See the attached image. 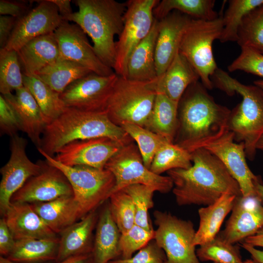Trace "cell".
<instances>
[{"mask_svg": "<svg viewBox=\"0 0 263 263\" xmlns=\"http://www.w3.org/2000/svg\"><path fill=\"white\" fill-rule=\"evenodd\" d=\"M198 81L186 90L178 103V128L173 143L190 153L204 148L228 130L230 113L218 104Z\"/></svg>", "mask_w": 263, "mask_h": 263, "instance_id": "6da1fadb", "label": "cell"}, {"mask_svg": "<svg viewBox=\"0 0 263 263\" xmlns=\"http://www.w3.org/2000/svg\"><path fill=\"white\" fill-rule=\"evenodd\" d=\"M191 153V167L167 171L178 205L207 206L225 194L242 195L239 184L216 156L204 148Z\"/></svg>", "mask_w": 263, "mask_h": 263, "instance_id": "7a4b0ae2", "label": "cell"}, {"mask_svg": "<svg viewBox=\"0 0 263 263\" xmlns=\"http://www.w3.org/2000/svg\"><path fill=\"white\" fill-rule=\"evenodd\" d=\"M104 137L123 144L133 142L121 127L110 120L105 111L88 112L66 107L46 125L37 149L54 157L59 149L72 142Z\"/></svg>", "mask_w": 263, "mask_h": 263, "instance_id": "3957f363", "label": "cell"}, {"mask_svg": "<svg viewBox=\"0 0 263 263\" xmlns=\"http://www.w3.org/2000/svg\"><path fill=\"white\" fill-rule=\"evenodd\" d=\"M75 3L78 10L64 20L77 24L92 39L97 56L113 69L116 57L114 38L119 36L123 30L127 1L76 0Z\"/></svg>", "mask_w": 263, "mask_h": 263, "instance_id": "277c9868", "label": "cell"}, {"mask_svg": "<svg viewBox=\"0 0 263 263\" xmlns=\"http://www.w3.org/2000/svg\"><path fill=\"white\" fill-rule=\"evenodd\" d=\"M213 86L229 96L235 93L242 101L230 111L228 128L235 141L243 143L246 156L252 160L256 145L263 135V92L258 86L245 85L218 68L211 77Z\"/></svg>", "mask_w": 263, "mask_h": 263, "instance_id": "5b68a950", "label": "cell"}, {"mask_svg": "<svg viewBox=\"0 0 263 263\" xmlns=\"http://www.w3.org/2000/svg\"><path fill=\"white\" fill-rule=\"evenodd\" d=\"M156 94L149 82L118 76L105 111L110 120L118 126L131 123L145 128Z\"/></svg>", "mask_w": 263, "mask_h": 263, "instance_id": "8992f818", "label": "cell"}, {"mask_svg": "<svg viewBox=\"0 0 263 263\" xmlns=\"http://www.w3.org/2000/svg\"><path fill=\"white\" fill-rule=\"evenodd\" d=\"M223 29V17L211 20L191 18L183 33L179 52L198 74L202 83L211 90V77L218 69L212 52V44L219 39Z\"/></svg>", "mask_w": 263, "mask_h": 263, "instance_id": "52a82bcc", "label": "cell"}, {"mask_svg": "<svg viewBox=\"0 0 263 263\" xmlns=\"http://www.w3.org/2000/svg\"><path fill=\"white\" fill-rule=\"evenodd\" d=\"M37 149L48 163L66 176L83 217L109 199L115 185L114 177L109 170L86 166H68Z\"/></svg>", "mask_w": 263, "mask_h": 263, "instance_id": "ba28073f", "label": "cell"}, {"mask_svg": "<svg viewBox=\"0 0 263 263\" xmlns=\"http://www.w3.org/2000/svg\"><path fill=\"white\" fill-rule=\"evenodd\" d=\"M154 240L164 251L167 263H201L193 242L196 230L191 221L167 211L153 212Z\"/></svg>", "mask_w": 263, "mask_h": 263, "instance_id": "9c48e42d", "label": "cell"}, {"mask_svg": "<svg viewBox=\"0 0 263 263\" xmlns=\"http://www.w3.org/2000/svg\"><path fill=\"white\" fill-rule=\"evenodd\" d=\"M105 169L115 178L112 194L134 184L150 186L161 193H168L173 188L169 176L155 174L146 167L137 146L133 142L122 146L108 161Z\"/></svg>", "mask_w": 263, "mask_h": 263, "instance_id": "30bf717a", "label": "cell"}, {"mask_svg": "<svg viewBox=\"0 0 263 263\" xmlns=\"http://www.w3.org/2000/svg\"><path fill=\"white\" fill-rule=\"evenodd\" d=\"M159 0H129L124 24L118 40L115 41L116 57L114 72L126 78L129 58L135 48L149 34L155 19L153 10Z\"/></svg>", "mask_w": 263, "mask_h": 263, "instance_id": "8fae6325", "label": "cell"}, {"mask_svg": "<svg viewBox=\"0 0 263 263\" xmlns=\"http://www.w3.org/2000/svg\"><path fill=\"white\" fill-rule=\"evenodd\" d=\"M27 140L18 134L11 137V155L0 169V212L3 216L11 204L13 195L32 177L43 169V161L34 163L26 154Z\"/></svg>", "mask_w": 263, "mask_h": 263, "instance_id": "7c38bea8", "label": "cell"}, {"mask_svg": "<svg viewBox=\"0 0 263 263\" xmlns=\"http://www.w3.org/2000/svg\"><path fill=\"white\" fill-rule=\"evenodd\" d=\"M118 77L115 73L107 76L92 73L71 83L60 94V97L66 107L88 112L105 111Z\"/></svg>", "mask_w": 263, "mask_h": 263, "instance_id": "4fadbf2b", "label": "cell"}, {"mask_svg": "<svg viewBox=\"0 0 263 263\" xmlns=\"http://www.w3.org/2000/svg\"><path fill=\"white\" fill-rule=\"evenodd\" d=\"M54 33L60 57L80 64L100 75L107 76L114 73L97 56L86 34L77 24L63 20Z\"/></svg>", "mask_w": 263, "mask_h": 263, "instance_id": "5bb4252c", "label": "cell"}, {"mask_svg": "<svg viewBox=\"0 0 263 263\" xmlns=\"http://www.w3.org/2000/svg\"><path fill=\"white\" fill-rule=\"evenodd\" d=\"M232 132L228 131L204 148L216 156L239 185L242 195H256L255 185L260 178L249 169L243 143L234 142Z\"/></svg>", "mask_w": 263, "mask_h": 263, "instance_id": "9a60e30c", "label": "cell"}, {"mask_svg": "<svg viewBox=\"0 0 263 263\" xmlns=\"http://www.w3.org/2000/svg\"><path fill=\"white\" fill-rule=\"evenodd\" d=\"M38 4L18 19L6 47L18 51L30 40L54 33L64 20L58 9L50 0H36Z\"/></svg>", "mask_w": 263, "mask_h": 263, "instance_id": "2e32d148", "label": "cell"}, {"mask_svg": "<svg viewBox=\"0 0 263 263\" xmlns=\"http://www.w3.org/2000/svg\"><path fill=\"white\" fill-rule=\"evenodd\" d=\"M125 145L105 137L76 140L59 149L53 157L68 166L104 169L108 161Z\"/></svg>", "mask_w": 263, "mask_h": 263, "instance_id": "e0dca14e", "label": "cell"}, {"mask_svg": "<svg viewBox=\"0 0 263 263\" xmlns=\"http://www.w3.org/2000/svg\"><path fill=\"white\" fill-rule=\"evenodd\" d=\"M70 195H74L73 190L66 176L46 161L41 171L30 178L13 195L11 203H43Z\"/></svg>", "mask_w": 263, "mask_h": 263, "instance_id": "ac0fdd59", "label": "cell"}, {"mask_svg": "<svg viewBox=\"0 0 263 263\" xmlns=\"http://www.w3.org/2000/svg\"><path fill=\"white\" fill-rule=\"evenodd\" d=\"M231 212L218 234L229 243H241L263 227V205L257 194L237 196Z\"/></svg>", "mask_w": 263, "mask_h": 263, "instance_id": "d6986e66", "label": "cell"}, {"mask_svg": "<svg viewBox=\"0 0 263 263\" xmlns=\"http://www.w3.org/2000/svg\"><path fill=\"white\" fill-rule=\"evenodd\" d=\"M190 19L185 14L173 11L158 20V35L155 47L157 76L165 72L179 52L183 33Z\"/></svg>", "mask_w": 263, "mask_h": 263, "instance_id": "ffe728a7", "label": "cell"}, {"mask_svg": "<svg viewBox=\"0 0 263 263\" xmlns=\"http://www.w3.org/2000/svg\"><path fill=\"white\" fill-rule=\"evenodd\" d=\"M199 79L194 67L178 52L165 72L149 83L156 93L164 94L179 102L187 89Z\"/></svg>", "mask_w": 263, "mask_h": 263, "instance_id": "44dd1931", "label": "cell"}, {"mask_svg": "<svg viewBox=\"0 0 263 263\" xmlns=\"http://www.w3.org/2000/svg\"><path fill=\"white\" fill-rule=\"evenodd\" d=\"M98 215L96 210L63 230L59 238V246L56 259L58 262L68 257L92 253L94 236Z\"/></svg>", "mask_w": 263, "mask_h": 263, "instance_id": "7402d4cb", "label": "cell"}, {"mask_svg": "<svg viewBox=\"0 0 263 263\" xmlns=\"http://www.w3.org/2000/svg\"><path fill=\"white\" fill-rule=\"evenodd\" d=\"M2 217L16 241L57 237V234L45 224L30 204L11 203Z\"/></svg>", "mask_w": 263, "mask_h": 263, "instance_id": "603a6c76", "label": "cell"}, {"mask_svg": "<svg viewBox=\"0 0 263 263\" xmlns=\"http://www.w3.org/2000/svg\"><path fill=\"white\" fill-rule=\"evenodd\" d=\"M18 114L22 131L32 142L39 148L41 137L47 123L33 95L25 86L16 90L15 94L2 95Z\"/></svg>", "mask_w": 263, "mask_h": 263, "instance_id": "cb8c5ba5", "label": "cell"}, {"mask_svg": "<svg viewBox=\"0 0 263 263\" xmlns=\"http://www.w3.org/2000/svg\"><path fill=\"white\" fill-rule=\"evenodd\" d=\"M54 33L37 37L17 51L23 75H35L58 58L59 49Z\"/></svg>", "mask_w": 263, "mask_h": 263, "instance_id": "d4e9b609", "label": "cell"}, {"mask_svg": "<svg viewBox=\"0 0 263 263\" xmlns=\"http://www.w3.org/2000/svg\"><path fill=\"white\" fill-rule=\"evenodd\" d=\"M30 204L45 224L56 234L83 217L74 195Z\"/></svg>", "mask_w": 263, "mask_h": 263, "instance_id": "484cf974", "label": "cell"}, {"mask_svg": "<svg viewBox=\"0 0 263 263\" xmlns=\"http://www.w3.org/2000/svg\"><path fill=\"white\" fill-rule=\"evenodd\" d=\"M158 22L155 19L149 34L132 51L127 64L126 78L150 82L157 78L155 47L158 35Z\"/></svg>", "mask_w": 263, "mask_h": 263, "instance_id": "4316f807", "label": "cell"}, {"mask_svg": "<svg viewBox=\"0 0 263 263\" xmlns=\"http://www.w3.org/2000/svg\"><path fill=\"white\" fill-rule=\"evenodd\" d=\"M95 229L93 263H109L120 255L121 234L113 218L109 203L98 216Z\"/></svg>", "mask_w": 263, "mask_h": 263, "instance_id": "83f0119b", "label": "cell"}, {"mask_svg": "<svg viewBox=\"0 0 263 263\" xmlns=\"http://www.w3.org/2000/svg\"><path fill=\"white\" fill-rule=\"evenodd\" d=\"M237 196L225 194L214 203L198 209L199 225L193 244L200 245L215 238L226 216L231 211Z\"/></svg>", "mask_w": 263, "mask_h": 263, "instance_id": "f1b7e54d", "label": "cell"}, {"mask_svg": "<svg viewBox=\"0 0 263 263\" xmlns=\"http://www.w3.org/2000/svg\"><path fill=\"white\" fill-rule=\"evenodd\" d=\"M59 240L56 237L16 240L13 249L6 258L16 263L55 262L57 256Z\"/></svg>", "mask_w": 263, "mask_h": 263, "instance_id": "f546056e", "label": "cell"}, {"mask_svg": "<svg viewBox=\"0 0 263 263\" xmlns=\"http://www.w3.org/2000/svg\"><path fill=\"white\" fill-rule=\"evenodd\" d=\"M178 103L164 94L157 93L145 128L173 142L178 128Z\"/></svg>", "mask_w": 263, "mask_h": 263, "instance_id": "4dcf8cb0", "label": "cell"}, {"mask_svg": "<svg viewBox=\"0 0 263 263\" xmlns=\"http://www.w3.org/2000/svg\"><path fill=\"white\" fill-rule=\"evenodd\" d=\"M92 73L80 64L59 57L35 76L60 94L71 83Z\"/></svg>", "mask_w": 263, "mask_h": 263, "instance_id": "1f68e13d", "label": "cell"}, {"mask_svg": "<svg viewBox=\"0 0 263 263\" xmlns=\"http://www.w3.org/2000/svg\"><path fill=\"white\" fill-rule=\"evenodd\" d=\"M214 0H162L153 9L155 19L161 20L171 12L177 11L192 19L205 20H214L219 17L214 10Z\"/></svg>", "mask_w": 263, "mask_h": 263, "instance_id": "d6a6232c", "label": "cell"}, {"mask_svg": "<svg viewBox=\"0 0 263 263\" xmlns=\"http://www.w3.org/2000/svg\"><path fill=\"white\" fill-rule=\"evenodd\" d=\"M23 84L35 99L47 125L56 119L66 108L60 94L37 76L23 75Z\"/></svg>", "mask_w": 263, "mask_h": 263, "instance_id": "836d02e7", "label": "cell"}, {"mask_svg": "<svg viewBox=\"0 0 263 263\" xmlns=\"http://www.w3.org/2000/svg\"><path fill=\"white\" fill-rule=\"evenodd\" d=\"M192 165L191 153L178 145L168 141L154 155L150 169L155 174L161 175L173 169H187Z\"/></svg>", "mask_w": 263, "mask_h": 263, "instance_id": "e575fe53", "label": "cell"}, {"mask_svg": "<svg viewBox=\"0 0 263 263\" xmlns=\"http://www.w3.org/2000/svg\"><path fill=\"white\" fill-rule=\"evenodd\" d=\"M223 17V29L219 38L222 43L237 41L238 32L244 17L263 4V0H230Z\"/></svg>", "mask_w": 263, "mask_h": 263, "instance_id": "d590c367", "label": "cell"}, {"mask_svg": "<svg viewBox=\"0 0 263 263\" xmlns=\"http://www.w3.org/2000/svg\"><path fill=\"white\" fill-rule=\"evenodd\" d=\"M238 45L263 55V4L243 18L238 32Z\"/></svg>", "mask_w": 263, "mask_h": 263, "instance_id": "8d00e7d4", "label": "cell"}, {"mask_svg": "<svg viewBox=\"0 0 263 263\" xmlns=\"http://www.w3.org/2000/svg\"><path fill=\"white\" fill-rule=\"evenodd\" d=\"M24 86L23 75L17 52L0 49V92L12 93Z\"/></svg>", "mask_w": 263, "mask_h": 263, "instance_id": "74e56055", "label": "cell"}, {"mask_svg": "<svg viewBox=\"0 0 263 263\" xmlns=\"http://www.w3.org/2000/svg\"><path fill=\"white\" fill-rule=\"evenodd\" d=\"M196 254L200 261L213 263H242L239 247L218 235L212 240L199 245Z\"/></svg>", "mask_w": 263, "mask_h": 263, "instance_id": "f35d334b", "label": "cell"}, {"mask_svg": "<svg viewBox=\"0 0 263 263\" xmlns=\"http://www.w3.org/2000/svg\"><path fill=\"white\" fill-rule=\"evenodd\" d=\"M121 127L136 142L144 165L149 169L157 150L166 142H169L161 136L136 124L125 123Z\"/></svg>", "mask_w": 263, "mask_h": 263, "instance_id": "ab89813d", "label": "cell"}, {"mask_svg": "<svg viewBox=\"0 0 263 263\" xmlns=\"http://www.w3.org/2000/svg\"><path fill=\"white\" fill-rule=\"evenodd\" d=\"M124 190L132 198L135 208V224L148 230L152 229L149 218V210L153 207V196L156 190L150 186L134 184Z\"/></svg>", "mask_w": 263, "mask_h": 263, "instance_id": "60d3db41", "label": "cell"}, {"mask_svg": "<svg viewBox=\"0 0 263 263\" xmlns=\"http://www.w3.org/2000/svg\"><path fill=\"white\" fill-rule=\"evenodd\" d=\"M113 218L121 233L135 225V208L131 196L122 189L113 193L109 198Z\"/></svg>", "mask_w": 263, "mask_h": 263, "instance_id": "b9f144b4", "label": "cell"}, {"mask_svg": "<svg viewBox=\"0 0 263 263\" xmlns=\"http://www.w3.org/2000/svg\"><path fill=\"white\" fill-rule=\"evenodd\" d=\"M154 230H148L135 224L129 230L121 233L119 249L122 259H128L154 239Z\"/></svg>", "mask_w": 263, "mask_h": 263, "instance_id": "7bdbcfd3", "label": "cell"}, {"mask_svg": "<svg viewBox=\"0 0 263 263\" xmlns=\"http://www.w3.org/2000/svg\"><path fill=\"white\" fill-rule=\"evenodd\" d=\"M227 69L230 72L240 70L263 78V55L248 48H241L240 54Z\"/></svg>", "mask_w": 263, "mask_h": 263, "instance_id": "ee69618b", "label": "cell"}, {"mask_svg": "<svg viewBox=\"0 0 263 263\" xmlns=\"http://www.w3.org/2000/svg\"><path fill=\"white\" fill-rule=\"evenodd\" d=\"M109 263H167V258L163 250L152 240L132 257L113 260Z\"/></svg>", "mask_w": 263, "mask_h": 263, "instance_id": "f6af8a7d", "label": "cell"}, {"mask_svg": "<svg viewBox=\"0 0 263 263\" xmlns=\"http://www.w3.org/2000/svg\"><path fill=\"white\" fill-rule=\"evenodd\" d=\"M0 129L1 133L11 137L17 135L19 131H22L18 114L2 94L0 96Z\"/></svg>", "mask_w": 263, "mask_h": 263, "instance_id": "bcb514c9", "label": "cell"}, {"mask_svg": "<svg viewBox=\"0 0 263 263\" xmlns=\"http://www.w3.org/2000/svg\"><path fill=\"white\" fill-rule=\"evenodd\" d=\"M31 9L28 2L25 1L0 0L1 16H9L19 19Z\"/></svg>", "mask_w": 263, "mask_h": 263, "instance_id": "7dc6e473", "label": "cell"}, {"mask_svg": "<svg viewBox=\"0 0 263 263\" xmlns=\"http://www.w3.org/2000/svg\"><path fill=\"white\" fill-rule=\"evenodd\" d=\"M16 240L13 237L4 217L0 220V254L6 257L13 249Z\"/></svg>", "mask_w": 263, "mask_h": 263, "instance_id": "c3c4849f", "label": "cell"}, {"mask_svg": "<svg viewBox=\"0 0 263 263\" xmlns=\"http://www.w3.org/2000/svg\"><path fill=\"white\" fill-rule=\"evenodd\" d=\"M18 19L9 16L0 17V47L4 48L7 44Z\"/></svg>", "mask_w": 263, "mask_h": 263, "instance_id": "681fc988", "label": "cell"}, {"mask_svg": "<svg viewBox=\"0 0 263 263\" xmlns=\"http://www.w3.org/2000/svg\"><path fill=\"white\" fill-rule=\"evenodd\" d=\"M57 7L60 15L63 19L73 13L70 0H50Z\"/></svg>", "mask_w": 263, "mask_h": 263, "instance_id": "f907efd6", "label": "cell"}, {"mask_svg": "<svg viewBox=\"0 0 263 263\" xmlns=\"http://www.w3.org/2000/svg\"><path fill=\"white\" fill-rule=\"evenodd\" d=\"M241 246L251 255L252 260L258 263H263V250H260L254 246L241 242Z\"/></svg>", "mask_w": 263, "mask_h": 263, "instance_id": "816d5d0a", "label": "cell"}, {"mask_svg": "<svg viewBox=\"0 0 263 263\" xmlns=\"http://www.w3.org/2000/svg\"><path fill=\"white\" fill-rule=\"evenodd\" d=\"M56 263H93L92 253L71 256Z\"/></svg>", "mask_w": 263, "mask_h": 263, "instance_id": "f5cc1de1", "label": "cell"}, {"mask_svg": "<svg viewBox=\"0 0 263 263\" xmlns=\"http://www.w3.org/2000/svg\"><path fill=\"white\" fill-rule=\"evenodd\" d=\"M242 242L255 247H263V227L255 234L246 238Z\"/></svg>", "mask_w": 263, "mask_h": 263, "instance_id": "db71d44e", "label": "cell"}, {"mask_svg": "<svg viewBox=\"0 0 263 263\" xmlns=\"http://www.w3.org/2000/svg\"><path fill=\"white\" fill-rule=\"evenodd\" d=\"M256 192L263 205V185L261 182L257 183L255 185Z\"/></svg>", "mask_w": 263, "mask_h": 263, "instance_id": "11a10c76", "label": "cell"}, {"mask_svg": "<svg viewBox=\"0 0 263 263\" xmlns=\"http://www.w3.org/2000/svg\"><path fill=\"white\" fill-rule=\"evenodd\" d=\"M257 150H263V135L261 137L256 145Z\"/></svg>", "mask_w": 263, "mask_h": 263, "instance_id": "9f6ffc18", "label": "cell"}, {"mask_svg": "<svg viewBox=\"0 0 263 263\" xmlns=\"http://www.w3.org/2000/svg\"><path fill=\"white\" fill-rule=\"evenodd\" d=\"M0 263H16L14 262H12L6 257L0 256ZM46 263H51V262H48Z\"/></svg>", "mask_w": 263, "mask_h": 263, "instance_id": "6f0895ef", "label": "cell"}, {"mask_svg": "<svg viewBox=\"0 0 263 263\" xmlns=\"http://www.w3.org/2000/svg\"><path fill=\"white\" fill-rule=\"evenodd\" d=\"M255 85L259 87L263 92V80H257L254 82Z\"/></svg>", "mask_w": 263, "mask_h": 263, "instance_id": "680465c9", "label": "cell"}, {"mask_svg": "<svg viewBox=\"0 0 263 263\" xmlns=\"http://www.w3.org/2000/svg\"><path fill=\"white\" fill-rule=\"evenodd\" d=\"M242 263H258L252 259H247L243 261Z\"/></svg>", "mask_w": 263, "mask_h": 263, "instance_id": "91938a15", "label": "cell"}, {"mask_svg": "<svg viewBox=\"0 0 263 263\" xmlns=\"http://www.w3.org/2000/svg\"></svg>", "mask_w": 263, "mask_h": 263, "instance_id": "94428289", "label": "cell"}]
</instances>
